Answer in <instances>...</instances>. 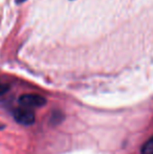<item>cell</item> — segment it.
Wrapping results in <instances>:
<instances>
[{"mask_svg":"<svg viewBox=\"0 0 153 154\" xmlns=\"http://www.w3.org/2000/svg\"><path fill=\"white\" fill-rule=\"evenodd\" d=\"M19 2H23V1H25V0H18Z\"/></svg>","mask_w":153,"mask_h":154,"instance_id":"cell-4","label":"cell"},{"mask_svg":"<svg viewBox=\"0 0 153 154\" xmlns=\"http://www.w3.org/2000/svg\"><path fill=\"white\" fill-rule=\"evenodd\" d=\"M14 119L21 125L29 126L35 122V113L31 108H18L14 111Z\"/></svg>","mask_w":153,"mask_h":154,"instance_id":"cell-2","label":"cell"},{"mask_svg":"<svg viewBox=\"0 0 153 154\" xmlns=\"http://www.w3.org/2000/svg\"><path fill=\"white\" fill-rule=\"evenodd\" d=\"M142 154H153V137L148 140L142 148Z\"/></svg>","mask_w":153,"mask_h":154,"instance_id":"cell-3","label":"cell"},{"mask_svg":"<svg viewBox=\"0 0 153 154\" xmlns=\"http://www.w3.org/2000/svg\"><path fill=\"white\" fill-rule=\"evenodd\" d=\"M1 128H3V126H2V125H0V129H1Z\"/></svg>","mask_w":153,"mask_h":154,"instance_id":"cell-5","label":"cell"},{"mask_svg":"<svg viewBox=\"0 0 153 154\" xmlns=\"http://www.w3.org/2000/svg\"><path fill=\"white\" fill-rule=\"evenodd\" d=\"M19 104L22 107L32 109V108H38L44 106L46 104V100L42 95L36 94V93H27V94L21 95L19 99Z\"/></svg>","mask_w":153,"mask_h":154,"instance_id":"cell-1","label":"cell"}]
</instances>
